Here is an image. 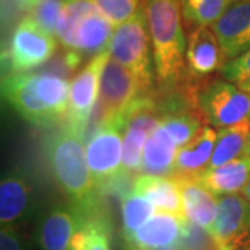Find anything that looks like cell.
I'll list each match as a JSON object with an SVG mask.
<instances>
[{"instance_id": "cell-1", "label": "cell", "mask_w": 250, "mask_h": 250, "mask_svg": "<svg viewBox=\"0 0 250 250\" xmlns=\"http://www.w3.org/2000/svg\"><path fill=\"white\" fill-rule=\"evenodd\" d=\"M152 41L157 92L167 95L188 85L187 46L181 0H143Z\"/></svg>"}, {"instance_id": "cell-2", "label": "cell", "mask_w": 250, "mask_h": 250, "mask_svg": "<svg viewBox=\"0 0 250 250\" xmlns=\"http://www.w3.org/2000/svg\"><path fill=\"white\" fill-rule=\"evenodd\" d=\"M1 96L27 123L49 126L67 116L70 83L50 71L9 72L1 78Z\"/></svg>"}, {"instance_id": "cell-3", "label": "cell", "mask_w": 250, "mask_h": 250, "mask_svg": "<svg viewBox=\"0 0 250 250\" xmlns=\"http://www.w3.org/2000/svg\"><path fill=\"white\" fill-rule=\"evenodd\" d=\"M83 132L64 125L46 142V159L54 181L72 206L88 215L99 214L98 187L86 160Z\"/></svg>"}, {"instance_id": "cell-4", "label": "cell", "mask_w": 250, "mask_h": 250, "mask_svg": "<svg viewBox=\"0 0 250 250\" xmlns=\"http://www.w3.org/2000/svg\"><path fill=\"white\" fill-rule=\"evenodd\" d=\"M116 25L93 0H65L56 38L64 50L68 68L75 70L85 59L107 50Z\"/></svg>"}, {"instance_id": "cell-5", "label": "cell", "mask_w": 250, "mask_h": 250, "mask_svg": "<svg viewBox=\"0 0 250 250\" xmlns=\"http://www.w3.org/2000/svg\"><path fill=\"white\" fill-rule=\"evenodd\" d=\"M108 54L139 81L143 93L157 90L152 41L143 4L129 20L117 25L108 43Z\"/></svg>"}, {"instance_id": "cell-6", "label": "cell", "mask_w": 250, "mask_h": 250, "mask_svg": "<svg viewBox=\"0 0 250 250\" xmlns=\"http://www.w3.org/2000/svg\"><path fill=\"white\" fill-rule=\"evenodd\" d=\"M193 100L205 123L214 129L250 120V93L224 78H208L199 83Z\"/></svg>"}, {"instance_id": "cell-7", "label": "cell", "mask_w": 250, "mask_h": 250, "mask_svg": "<svg viewBox=\"0 0 250 250\" xmlns=\"http://www.w3.org/2000/svg\"><path fill=\"white\" fill-rule=\"evenodd\" d=\"M125 124V117L102 123L86 143V160L98 189L111 187L123 177Z\"/></svg>"}, {"instance_id": "cell-8", "label": "cell", "mask_w": 250, "mask_h": 250, "mask_svg": "<svg viewBox=\"0 0 250 250\" xmlns=\"http://www.w3.org/2000/svg\"><path fill=\"white\" fill-rule=\"evenodd\" d=\"M57 38L28 16L18 24L6 53L10 72H27L47 62L57 50Z\"/></svg>"}, {"instance_id": "cell-9", "label": "cell", "mask_w": 250, "mask_h": 250, "mask_svg": "<svg viewBox=\"0 0 250 250\" xmlns=\"http://www.w3.org/2000/svg\"><path fill=\"white\" fill-rule=\"evenodd\" d=\"M143 95L146 93H143L141 83L134 74L114 59L108 57L100 77L98 100L100 124L125 117L132 103Z\"/></svg>"}, {"instance_id": "cell-10", "label": "cell", "mask_w": 250, "mask_h": 250, "mask_svg": "<svg viewBox=\"0 0 250 250\" xmlns=\"http://www.w3.org/2000/svg\"><path fill=\"white\" fill-rule=\"evenodd\" d=\"M108 57V50L92 57L70 83V104L65 116V125L83 134L93 108L98 104L100 77Z\"/></svg>"}, {"instance_id": "cell-11", "label": "cell", "mask_w": 250, "mask_h": 250, "mask_svg": "<svg viewBox=\"0 0 250 250\" xmlns=\"http://www.w3.org/2000/svg\"><path fill=\"white\" fill-rule=\"evenodd\" d=\"M210 238L224 250H250V202L242 195L218 197V214Z\"/></svg>"}, {"instance_id": "cell-12", "label": "cell", "mask_w": 250, "mask_h": 250, "mask_svg": "<svg viewBox=\"0 0 250 250\" xmlns=\"http://www.w3.org/2000/svg\"><path fill=\"white\" fill-rule=\"evenodd\" d=\"M89 217L72 205L52 206L36 223L34 239L38 249L68 250L75 233Z\"/></svg>"}, {"instance_id": "cell-13", "label": "cell", "mask_w": 250, "mask_h": 250, "mask_svg": "<svg viewBox=\"0 0 250 250\" xmlns=\"http://www.w3.org/2000/svg\"><path fill=\"white\" fill-rule=\"evenodd\" d=\"M185 217L159 211L131 236L124 238L126 250H185Z\"/></svg>"}, {"instance_id": "cell-14", "label": "cell", "mask_w": 250, "mask_h": 250, "mask_svg": "<svg viewBox=\"0 0 250 250\" xmlns=\"http://www.w3.org/2000/svg\"><path fill=\"white\" fill-rule=\"evenodd\" d=\"M225 64L220 43L210 27L192 29L188 36L187 46V88H195L199 83L220 72Z\"/></svg>"}, {"instance_id": "cell-15", "label": "cell", "mask_w": 250, "mask_h": 250, "mask_svg": "<svg viewBox=\"0 0 250 250\" xmlns=\"http://www.w3.org/2000/svg\"><path fill=\"white\" fill-rule=\"evenodd\" d=\"M225 62L250 49V1L232 0L229 7L211 25Z\"/></svg>"}, {"instance_id": "cell-16", "label": "cell", "mask_w": 250, "mask_h": 250, "mask_svg": "<svg viewBox=\"0 0 250 250\" xmlns=\"http://www.w3.org/2000/svg\"><path fill=\"white\" fill-rule=\"evenodd\" d=\"M36 213L35 195L20 170L7 172L0 182V224L1 227H21Z\"/></svg>"}, {"instance_id": "cell-17", "label": "cell", "mask_w": 250, "mask_h": 250, "mask_svg": "<svg viewBox=\"0 0 250 250\" xmlns=\"http://www.w3.org/2000/svg\"><path fill=\"white\" fill-rule=\"evenodd\" d=\"M174 177L178 181L185 218L190 224L210 233L218 214V200L193 177Z\"/></svg>"}, {"instance_id": "cell-18", "label": "cell", "mask_w": 250, "mask_h": 250, "mask_svg": "<svg viewBox=\"0 0 250 250\" xmlns=\"http://www.w3.org/2000/svg\"><path fill=\"white\" fill-rule=\"evenodd\" d=\"M193 178L215 197L238 195L250 181V157L241 156L214 170L202 171Z\"/></svg>"}, {"instance_id": "cell-19", "label": "cell", "mask_w": 250, "mask_h": 250, "mask_svg": "<svg viewBox=\"0 0 250 250\" xmlns=\"http://www.w3.org/2000/svg\"><path fill=\"white\" fill-rule=\"evenodd\" d=\"M131 189L149 199L159 211L185 217L178 181L174 175L161 177L150 174H139L138 177H135Z\"/></svg>"}, {"instance_id": "cell-20", "label": "cell", "mask_w": 250, "mask_h": 250, "mask_svg": "<svg viewBox=\"0 0 250 250\" xmlns=\"http://www.w3.org/2000/svg\"><path fill=\"white\" fill-rule=\"evenodd\" d=\"M215 139L217 131L214 128L207 124L203 125L193 139L178 149L174 175L195 177L205 171L211 160Z\"/></svg>"}, {"instance_id": "cell-21", "label": "cell", "mask_w": 250, "mask_h": 250, "mask_svg": "<svg viewBox=\"0 0 250 250\" xmlns=\"http://www.w3.org/2000/svg\"><path fill=\"white\" fill-rule=\"evenodd\" d=\"M177 153L178 146L168 132L159 124L145 143L141 174L172 177L175 172Z\"/></svg>"}, {"instance_id": "cell-22", "label": "cell", "mask_w": 250, "mask_h": 250, "mask_svg": "<svg viewBox=\"0 0 250 250\" xmlns=\"http://www.w3.org/2000/svg\"><path fill=\"white\" fill-rule=\"evenodd\" d=\"M249 135L250 120L217 129V139H215L213 156L206 170H214L223 164H227L243 156Z\"/></svg>"}, {"instance_id": "cell-23", "label": "cell", "mask_w": 250, "mask_h": 250, "mask_svg": "<svg viewBox=\"0 0 250 250\" xmlns=\"http://www.w3.org/2000/svg\"><path fill=\"white\" fill-rule=\"evenodd\" d=\"M156 206L149 199L135 192L126 190L121 195V218L123 236L128 238L156 214Z\"/></svg>"}, {"instance_id": "cell-24", "label": "cell", "mask_w": 250, "mask_h": 250, "mask_svg": "<svg viewBox=\"0 0 250 250\" xmlns=\"http://www.w3.org/2000/svg\"><path fill=\"white\" fill-rule=\"evenodd\" d=\"M231 3L232 0H181L182 18L190 31L211 27Z\"/></svg>"}, {"instance_id": "cell-25", "label": "cell", "mask_w": 250, "mask_h": 250, "mask_svg": "<svg viewBox=\"0 0 250 250\" xmlns=\"http://www.w3.org/2000/svg\"><path fill=\"white\" fill-rule=\"evenodd\" d=\"M68 250H111V232L107 220L100 214L89 217L75 233Z\"/></svg>"}, {"instance_id": "cell-26", "label": "cell", "mask_w": 250, "mask_h": 250, "mask_svg": "<svg viewBox=\"0 0 250 250\" xmlns=\"http://www.w3.org/2000/svg\"><path fill=\"white\" fill-rule=\"evenodd\" d=\"M150 132L143 126L126 123L123 142V177H138L141 174L143 149Z\"/></svg>"}, {"instance_id": "cell-27", "label": "cell", "mask_w": 250, "mask_h": 250, "mask_svg": "<svg viewBox=\"0 0 250 250\" xmlns=\"http://www.w3.org/2000/svg\"><path fill=\"white\" fill-rule=\"evenodd\" d=\"M65 0H41L31 10V17L35 20L46 32L56 36L59 20L64 9Z\"/></svg>"}, {"instance_id": "cell-28", "label": "cell", "mask_w": 250, "mask_h": 250, "mask_svg": "<svg viewBox=\"0 0 250 250\" xmlns=\"http://www.w3.org/2000/svg\"><path fill=\"white\" fill-rule=\"evenodd\" d=\"M93 1L116 27L129 20L143 4V0H93Z\"/></svg>"}, {"instance_id": "cell-29", "label": "cell", "mask_w": 250, "mask_h": 250, "mask_svg": "<svg viewBox=\"0 0 250 250\" xmlns=\"http://www.w3.org/2000/svg\"><path fill=\"white\" fill-rule=\"evenodd\" d=\"M218 74L225 81L236 85L250 81V49L239 57L225 62Z\"/></svg>"}, {"instance_id": "cell-30", "label": "cell", "mask_w": 250, "mask_h": 250, "mask_svg": "<svg viewBox=\"0 0 250 250\" xmlns=\"http://www.w3.org/2000/svg\"><path fill=\"white\" fill-rule=\"evenodd\" d=\"M35 239L28 238L18 227H1L0 250H36Z\"/></svg>"}, {"instance_id": "cell-31", "label": "cell", "mask_w": 250, "mask_h": 250, "mask_svg": "<svg viewBox=\"0 0 250 250\" xmlns=\"http://www.w3.org/2000/svg\"><path fill=\"white\" fill-rule=\"evenodd\" d=\"M10 1L20 10H32L39 3V0H10Z\"/></svg>"}, {"instance_id": "cell-32", "label": "cell", "mask_w": 250, "mask_h": 250, "mask_svg": "<svg viewBox=\"0 0 250 250\" xmlns=\"http://www.w3.org/2000/svg\"><path fill=\"white\" fill-rule=\"evenodd\" d=\"M241 195L245 197L246 200H249V202H250V181L248 182V184H246V187L243 188V190H242Z\"/></svg>"}, {"instance_id": "cell-33", "label": "cell", "mask_w": 250, "mask_h": 250, "mask_svg": "<svg viewBox=\"0 0 250 250\" xmlns=\"http://www.w3.org/2000/svg\"><path fill=\"white\" fill-rule=\"evenodd\" d=\"M238 86L242 88L243 90H246L248 93H250V81H248V82H243V83H239Z\"/></svg>"}, {"instance_id": "cell-34", "label": "cell", "mask_w": 250, "mask_h": 250, "mask_svg": "<svg viewBox=\"0 0 250 250\" xmlns=\"http://www.w3.org/2000/svg\"><path fill=\"white\" fill-rule=\"evenodd\" d=\"M243 156H249L250 157V135H249V138H248V142H246V147H245V153H243Z\"/></svg>"}, {"instance_id": "cell-35", "label": "cell", "mask_w": 250, "mask_h": 250, "mask_svg": "<svg viewBox=\"0 0 250 250\" xmlns=\"http://www.w3.org/2000/svg\"><path fill=\"white\" fill-rule=\"evenodd\" d=\"M217 250H224V249H220V248H217Z\"/></svg>"}, {"instance_id": "cell-36", "label": "cell", "mask_w": 250, "mask_h": 250, "mask_svg": "<svg viewBox=\"0 0 250 250\" xmlns=\"http://www.w3.org/2000/svg\"><path fill=\"white\" fill-rule=\"evenodd\" d=\"M245 1H250V0H245Z\"/></svg>"}, {"instance_id": "cell-37", "label": "cell", "mask_w": 250, "mask_h": 250, "mask_svg": "<svg viewBox=\"0 0 250 250\" xmlns=\"http://www.w3.org/2000/svg\"><path fill=\"white\" fill-rule=\"evenodd\" d=\"M39 1H41V0H39Z\"/></svg>"}]
</instances>
